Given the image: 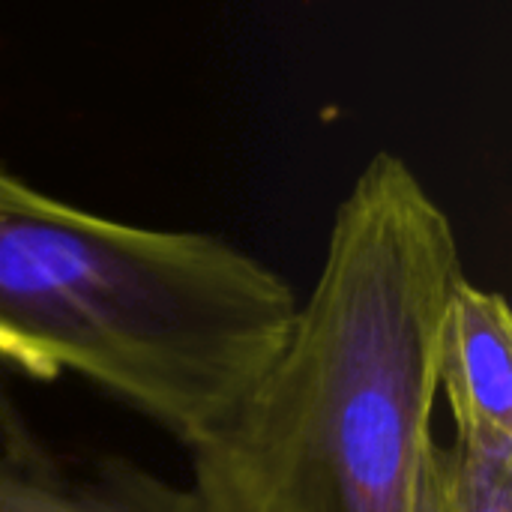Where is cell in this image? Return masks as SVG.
<instances>
[{"instance_id": "cell-5", "label": "cell", "mask_w": 512, "mask_h": 512, "mask_svg": "<svg viewBox=\"0 0 512 512\" xmlns=\"http://www.w3.org/2000/svg\"><path fill=\"white\" fill-rule=\"evenodd\" d=\"M453 512H512V459L441 447Z\"/></svg>"}, {"instance_id": "cell-2", "label": "cell", "mask_w": 512, "mask_h": 512, "mask_svg": "<svg viewBox=\"0 0 512 512\" xmlns=\"http://www.w3.org/2000/svg\"><path fill=\"white\" fill-rule=\"evenodd\" d=\"M291 285L195 231L93 216L0 168V366L75 375L189 450L279 354Z\"/></svg>"}, {"instance_id": "cell-4", "label": "cell", "mask_w": 512, "mask_h": 512, "mask_svg": "<svg viewBox=\"0 0 512 512\" xmlns=\"http://www.w3.org/2000/svg\"><path fill=\"white\" fill-rule=\"evenodd\" d=\"M0 512H201L192 489L132 465L105 459L69 468L30 447L0 453Z\"/></svg>"}, {"instance_id": "cell-1", "label": "cell", "mask_w": 512, "mask_h": 512, "mask_svg": "<svg viewBox=\"0 0 512 512\" xmlns=\"http://www.w3.org/2000/svg\"><path fill=\"white\" fill-rule=\"evenodd\" d=\"M453 225L378 153L333 219L312 294L234 414L192 447L201 512H426Z\"/></svg>"}, {"instance_id": "cell-6", "label": "cell", "mask_w": 512, "mask_h": 512, "mask_svg": "<svg viewBox=\"0 0 512 512\" xmlns=\"http://www.w3.org/2000/svg\"><path fill=\"white\" fill-rule=\"evenodd\" d=\"M426 512H453L450 504V489H447V471H444V456L441 444L435 450V471H432V489H429V507Z\"/></svg>"}, {"instance_id": "cell-3", "label": "cell", "mask_w": 512, "mask_h": 512, "mask_svg": "<svg viewBox=\"0 0 512 512\" xmlns=\"http://www.w3.org/2000/svg\"><path fill=\"white\" fill-rule=\"evenodd\" d=\"M438 396L456 420V444L512 459V318L504 294L465 276L453 285L438 333Z\"/></svg>"}]
</instances>
